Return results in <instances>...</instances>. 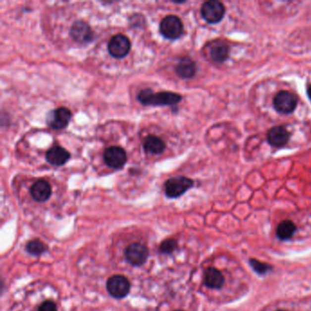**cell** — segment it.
<instances>
[{"instance_id": "obj_1", "label": "cell", "mask_w": 311, "mask_h": 311, "mask_svg": "<svg viewBox=\"0 0 311 311\" xmlns=\"http://www.w3.org/2000/svg\"><path fill=\"white\" fill-rule=\"evenodd\" d=\"M137 100L146 106H173L182 101V96L172 92L154 93L151 89H146L139 93Z\"/></svg>"}, {"instance_id": "obj_2", "label": "cell", "mask_w": 311, "mask_h": 311, "mask_svg": "<svg viewBox=\"0 0 311 311\" xmlns=\"http://www.w3.org/2000/svg\"><path fill=\"white\" fill-rule=\"evenodd\" d=\"M160 32L167 40H177L184 34V24L177 16L169 15L161 19Z\"/></svg>"}, {"instance_id": "obj_3", "label": "cell", "mask_w": 311, "mask_h": 311, "mask_svg": "<svg viewBox=\"0 0 311 311\" xmlns=\"http://www.w3.org/2000/svg\"><path fill=\"white\" fill-rule=\"evenodd\" d=\"M194 186V181L185 176L170 178L165 183V195L169 198H177Z\"/></svg>"}, {"instance_id": "obj_4", "label": "cell", "mask_w": 311, "mask_h": 311, "mask_svg": "<svg viewBox=\"0 0 311 311\" xmlns=\"http://www.w3.org/2000/svg\"><path fill=\"white\" fill-rule=\"evenodd\" d=\"M225 14L224 4L217 0L207 1L201 7L203 18L209 24L218 23L225 17Z\"/></svg>"}, {"instance_id": "obj_5", "label": "cell", "mask_w": 311, "mask_h": 311, "mask_svg": "<svg viewBox=\"0 0 311 311\" xmlns=\"http://www.w3.org/2000/svg\"><path fill=\"white\" fill-rule=\"evenodd\" d=\"M72 113L68 108L59 107L58 109L51 110L47 115V125L52 130H63L69 125Z\"/></svg>"}, {"instance_id": "obj_6", "label": "cell", "mask_w": 311, "mask_h": 311, "mask_svg": "<svg viewBox=\"0 0 311 311\" xmlns=\"http://www.w3.org/2000/svg\"><path fill=\"white\" fill-rule=\"evenodd\" d=\"M274 108L277 112L289 114L294 111L298 106V98L293 93L288 91H281L277 93L273 100Z\"/></svg>"}, {"instance_id": "obj_7", "label": "cell", "mask_w": 311, "mask_h": 311, "mask_svg": "<svg viewBox=\"0 0 311 311\" xmlns=\"http://www.w3.org/2000/svg\"><path fill=\"white\" fill-rule=\"evenodd\" d=\"M131 289V283L127 277L115 275L109 277L107 281V290L109 294L114 299L121 300L129 294Z\"/></svg>"}, {"instance_id": "obj_8", "label": "cell", "mask_w": 311, "mask_h": 311, "mask_svg": "<svg viewBox=\"0 0 311 311\" xmlns=\"http://www.w3.org/2000/svg\"><path fill=\"white\" fill-rule=\"evenodd\" d=\"M149 249L141 243H133L125 250V259L134 266L144 265L148 259Z\"/></svg>"}, {"instance_id": "obj_9", "label": "cell", "mask_w": 311, "mask_h": 311, "mask_svg": "<svg viewBox=\"0 0 311 311\" xmlns=\"http://www.w3.org/2000/svg\"><path fill=\"white\" fill-rule=\"evenodd\" d=\"M130 50L131 41L124 35H114L108 43V52L113 58H122L126 57Z\"/></svg>"}, {"instance_id": "obj_10", "label": "cell", "mask_w": 311, "mask_h": 311, "mask_svg": "<svg viewBox=\"0 0 311 311\" xmlns=\"http://www.w3.org/2000/svg\"><path fill=\"white\" fill-rule=\"evenodd\" d=\"M69 35L73 41L80 44H87L94 39V33L91 26L83 20H78L72 24Z\"/></svg>"}, {"instance_id": "obj_11", "label": "cell", "mask_w": 311, "mask_h": 311, "mask_svg": "<svg viewBox=\"0 0 311 311\" xmlns=\"http://www.w3.org/2000/svg\"><path fill=\"white\" fill-rule=\"evenodd\" d=\"M105 163L112 169H121L127 161V154L120 146H110L104 154Z\"/></svg>"}, {"instance_id": "obj_12", "label": "cell", "mask_w": 311, "mask_h": 311, "mask_svg": "<svg viewBox=\"0 0 311 311\" xmlns=\"http://www.w3.org/2000/svg\"><path fill=\"white\" fill-rule=\"evenodd\" d=\"M290 138V133H288V130L283 126H275L271 128L268 131L266 139L268 144L277 147L281 148L288 144Z\"/></svg>"}, {"instance_id": "obj_13", "label": "cell", "mask_w": 311, "mask_h": 311, "mask_svg": "<svg viewBox=\"0 0 311 311\" xmlns=\"http://www.w3.org/2000/svg\"><path fill=\"white\" fill-rule=\"evenodd\" d=\"M52 186L46 180H38L30 188V195L35 201L39 203L46 202L52 196Z\"/></svg>"}, {"instance_id": "obj_14", "label": "cell", "mask_w": 311, "mask_h": 311, "mask_svg": "<svg viewBox=\"0 0 311 311\" xmlns=\"http://www.w3.org/2000/svg\"><path fill=\"white\" fill-rule=\"evenodd\" d=\"M70 154L61 146H53L47 152L46 159L52 165L61 166L69 161Z\"/></svg>"}, {"instance_id": "obj_15", "label": "cell", "mask_w": 311, "mask_h": 311, "mask_svg": "<svg viewBox=\"0 0 311 311\" xmlns=\"http://www.w3.org/2000/svg\"><path fill=\"white\" fill-rule=\"evenodd\" d=\"M175 72L182 79H191L196 75V62L190 58H182L175 67Z\"/></svg>"}, {"instance_id": "obj_16", "label": "cell", "mask_w": 311, "mask_h": 311, "mask_svg": "<svg viewBox=\"0 0 311 311\" xmlns=\"http://www.w3.org/2000/svg\"><path fill=\"white\" fill-rule=\"evenodd\" d=\"M144 148L147 153L153 155H161L165 150L166 145L161 138L156 135H148L144 139Z\"/></svg>"}, {"instance_id": "obj_17", "label": "cell", "mask_w": 311, "mask_h": 311, "mask_svg": "<svg viewBox=\"0 0 311 311\" xmlns=\"http://www.w3.org/2000/svg\"><path fill=\"white\" fill-rule=\"evenodd\" d=\"M224 281L225 278L222 273L213 267H209L205 272V284L208 288H220L223 286Z\"/></svg>"}, {"instance_id": "obj_18", "label": "cell", "mask_w": 311, "mask_h": 311, "mask_svg": "<svg viewBox=\"0 0 311 311\" xmlns=\"http://www.w3.org/2000/svg\"><path fill=\"white\" fill-rule=\"evenodd\" d=\"M229 48L224 43L214 44L210 50V57L215 63H223L228 58Z\"/></svg>"}, {"instance_id": "obj_19", "label": "cell", "mask_w": 311, "mask_h": 311, "mask_svg": "<svg viewBox=\"0 0 311 311\" xmlns=\"http://www.w3.org/2000/svg\"><path fill=\"white\" fill-rule=\"evenodd\" d=\"M296 232V225L291 221H283L277 226V235L281 240H288L291 238Z\"/></svg>"}, {"instance_id": "obj_20", "label": "cell", "mask_w": 311, "mask_h": 311, "mask_svg": "<svg viewBox=\"0 0 311 311\" xmlns=\"http://www.w3.org/2000/svg\"><path fill=\"white\" fill-rule=\"evenodd\" d=\"M26 249L30 255L41 256L42 254L46 252L48 250V247H47L46 244L41 242V240L34 239V240H31V241L28 242L27 246H26Z\"/></svg>"}, {"instance_id": "obj_21", "label": "cell", "mask_w": 311, "mask_h": 311, "mask_svg": "<svg viewBox=\"0 0 311 311\" xmlns=\"http://www.w3.org/2000/svg\"><path fill=\"white\" fill-rule=\"evenodd\" d=\"M177 248V242L174 239H166L161 243L159 251L161 254H172Z\"/></svg>"}, {"instance_id": "obj_22", "label": "cell", "mask_w": 311, "mask_h": 311, "mask_svg": "<svg viewBox=\"0 0 311 311\" xmlns=\"http://www.w3.org/2000/svg\"><path fill=\"white\" fill-rule=\"evenodd\" d=\"M250 265L253 267L255 271H257L259 274H265L267 271L270 270V265H265L264 263H261L256 259L250 260Z\"/></svg>"}, {"instance_id": "obj_23", "label": "cell", "mask_w": 311, "mask_h": 311, "mask_svg": "<svg viewBox=\"0 0 311 311\" xmlns=\"http://www.w3.org/2000/svg\"><path fill=\"white\" fill-rule=\"evenodd\" d=\"M38 311H57V306L52 300H46L39 307Z\"/></svg>"}, {"instance_id": "obj_24", "label": "cell", "mask_w": 311, "mask_h": 311, "mask_svg": "<svg viewBox=\"0 0 311 311\" xmlns=\"http://www.w3.org/2000/svg\"><path fill=\"white\" fill-rule=\"evenodd\" d=\"M307 94H308L309 98L311 100V85H309V86H308V89H307Z\"/></svg>"}, {"instance_id": "obj_25", "label": "cell", "mask_w": 311, "mask_h": 311, "mask_svg": "<svg viewBox=\"0 0 311 311\" xmlns=\"http://www.w3.org/2000/svg\"></svg>"}, {"instance_id": "obj_26", "label": "cell", "mask_w": 311, "mask_h": 311, "mask_svg": "<svg viewBox=\"0 0 311 311\" xmlns=\"http://www.w3.org/2000/svg\"></svg>"}]
</instances>
